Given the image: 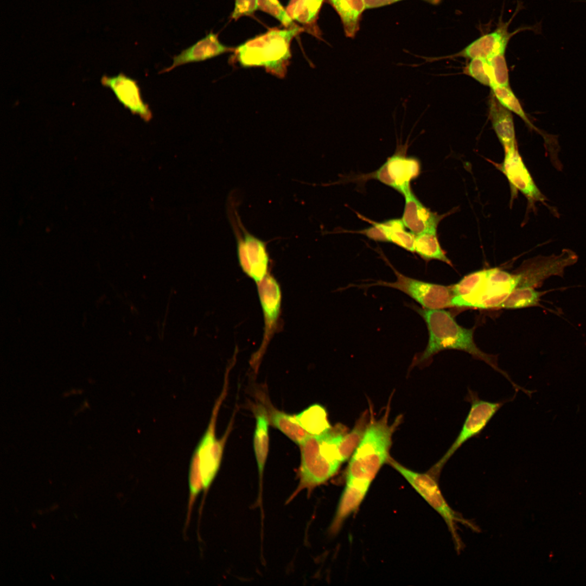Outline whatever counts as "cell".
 <instances>
[{
  "instance_id": "8992f818",
  "label": "cell",
  "mask_w": 586,
  "mask_h": 586,
  "mask_svg": "<svg viewBox=\"0 0 586 586\" xmlns=\"http://www.w3.org/2000/svg\"><path fill=\"white\" fill-rule=\"evenodd\" d=\"M515 17L514 0H470L461 35L474 40L484 33L504 30Z\"/></svg>"
},
{
  "instance_id": "277c9868",
  "label": "cell",
  "mask_w": 586,
  "mask_h": 586,
  "mask_svg": "<svg viewBox=\"0 0 586 586\" xmlns=\"http://www.w3.org/2000/svg\"><path fill=\"white\" fill-rule=\"evenodd\" d=\"M468 99L443 87L435 68L422 63L409 75L348 112L344 129L319 145L339 143L372 127L407 123L450 105L467 103Z\"/></svg>"
},
{
  "instance_id": "3957f363",
  "label": "cell",
  "mask_w": 586,
  "mask_h": 586,
  "mask_svg": "<svg viewBox=\"0 0 586 586\" xmlns=\"http://www.w3.org/2000/svg\"><path fill=\"white\" fill-rule=\"evenodd\" d=\"M203 169L219 177L250 216L266 229L277 230L291 244L305 234L297 211L286 202L275 164L242 144L230 152L206 150Z\"/></svg>"
},
{
  "instance_id": "6da1fadb",
  "label": "cell",
  "mask_w": 586,
  "mask_h": 586,
  "mask_svg": "<svg viewBox=\"0 0 586 586\" xmlns=\"http://www.w3.org/2000/svg\"><path fill=\"white\" fill-rule=\"evenodd\" d=\"M585 78L586 52L544 56L470 95L464 115L484 133H526L564 154L582 115Z\"/></svg>"
},
{
  "instance_id": "52a82bcc",
  "label": "cell",
  "mask_w": 586,
  "mask_h": 586,
  "mask_svg": "<svg viewBox=\"0 0 586 586\" xmlns=\"http://www.w3.org/2000/svg\"><path fill=\"white\" fill-rule=\"evenodd\" d=\"M513 573L515 586H563L557 564L539 547Z\"/></svg>"
},
{
  "instance_id": "7a4b0ae2",
  "label": "cell",
  "mask_w": 586,
  "mask_h": 586,
  "mask_svg": "<svg viewBox=\"0 0 586 586\" xmlns=\"http://www.w3.org/2000/svg\"><path fill=\"white\" fill-rule=\"evenodd\" d=\"M486 474L473 466L474 509L486 544L512 568L521 565L538 547V510L528 483L502 469L477 449Z\"/></svg>"
},
{
  "instance_id": "ba28073f",
  "label": "cell",
  "mask_w": 586,
  "mask_h": 586,
  "mask_svg": "<svg viewBox=\"0 0 586 586\" xmlns=\"http://www.w3.org/2000/svg\"><path fill=\"white\" fill-rule=\"evenodd\" d=\"M572 21L586 40V0H579L572 15Z\"/></svg>"
},
{
  "instance_id": "5b68a950",
  "label": "cell",
  "mask_w": 586,
  "mask_h": 586,
  "mask_svg": "<svg viewBox=\"0 0 586 586\" xmlns=\"http://www.w3.org/2000/svg\"><path fill=\"white\" fill-rule=\"evenodd\" d=\"M517 16L557 40L571 55L586 52V40L557 0H514Z\"/></svg>"
}]
</instances>
